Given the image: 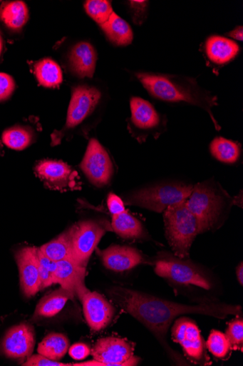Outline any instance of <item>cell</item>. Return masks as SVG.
Instances as JSON below:
<instances>
[{"mask_svg": "<svg viewBox=\"0 0 243 366\" xmlns=\"http://www.w3.org/2000/svg\"><path fill=\"white\" fill-rule=\"evenodd\" d=\"M112 228L123 239L140 238L144 234L141 222L132 216L128 211L113 215Z\"/></svg>", "mask_w": 243, "mask_h": 366, "instance_id": "25", "label": "cell"}, {"mask_svg": "<svg viewBox=\"0 0 243 366\" xmlns=\"http://www.w3.org/2000/svg\"><path fill=\"white\" fill-rule=\"evenodd\" d=\"M90 354V348L83 343L74 345L69 349V355L78 360L86 359Z\"/></svg>", "mask_w": 243, "mask_h": 366, "instance_id": "38", "label": "cell"}, {"mask_svg": "<svg viewBox=\"0 0 243 366\" xmlns=\"http://www.w3.org/2000/svg\"><path fill=\"white\" fill-rule=\"evenodd\" d=\"M69 347L68 339L61 334H51L38 346V353L51 360L58 361L66 354Z\"/></svg>", "mask_w": 243, "mask_h": 366, "instance_id": "27", "label": "cell"}, {"mask_svg": "<svg viewBox=\"0 0 243 366\" xmlns=\"http://www.w3.org/2000/svg\"><path fill=\"white\" fill-rule=\"evenodd\" d=\"M84 7L88 15L100 25L107 22L113 13L110 2L106 0H88Z\"/></svg>", "mask_w": 243, "mask_h": 366, "instance_id": "30", "label": "cell"}, {"mask_svg": "<svg viewBox=\"0 0 243 366\" xmlns=\"http://www.w3.org/2000/svg\"><path fill=\"white\" fill-rule=\"evenodd\" d=\"M229 194L219 185L211 181L193 186L186 204L197 219L200 232L212 229L219 221Z\"/></svg>", "mask_w": 243, "mask_h": 366, "instance_id": "4", "label": "cell"}, {"mask_svg": "<svg viewBox=\"0 0 243 366\" xmlns=\"http://www.w3.org/2000/svg\"><path fill=\"white\" fill-rule=\"evenodd\" d=\"M108 207L113 215L120 214L125 211L122 199L113 193H110L108 197Z\"/></svg>", "mask_w": 243, "mask_h": 366, "instance_id": "37", "label": "cell"}, {"mask_svg": "<svg viewBox=\"0 0 243 366\" xmlns=\"http://www.w3.org/2000/svg\"><path fill=\"white\" fill-rule=\"evenodd\" d=\"M38 257L41 282V290H44L54 284L56 262L51 261L46 257L40 248H38Z\"/></svg>", "mask_w": 243, "mask_h": 366, "instance_id": "32", "label": "cell"}, {"mask_svg": "<svg viewBox=\"0 0 243 366\" xmlns=\"http://www.w3.org/2000/svg\"><path fill=\"white\" fill-rule=\"evenodd\" d=\"M129 3L134 14L133 21L137 24H142L146 18L148 2L130 1Z\"/></svg>", "mask_w": 243, "mask_h": 366, "instance_id": "36", "label": "cell"}, {"mask_svg": "<svg viewBox=\"0 0 243 366\" xmlns=\"http://www.w3.org/2000/svg\"><path fill=\"white\" fill-rule=\"evenodd\" d=\"M97 61V54L93 46L87 42L76 45L69 54L73 72L80 78H92Z\"/></svg>", "mask_w": 243, "mask_h": 366, "instance_id": "18", "label": "cell"}, {"mask_svg": "<svg viewBox=\"0 0 243 366\" xmlns=\"http://www.w3.org/2000/svg\"><path fill=\"white\" fill-rule=\"evenodd\" d=\"M21 287L27 297L36 295L41 287L38 248L24 247L16 253Z\"/></svg>", "mask_w": 243, "mask_h": 366, "instance_id": "13", "label": "cell"}, {"mask_svg": "<svg viewBox=\"0 0 243 366\" xmlns=\"http://www.w3.org/2000/svg\"><path fill=\"white\" fill-rule=\"evenodd\" d=\"M131 123L135 130L142 132L140 137L145 134L146 139L151 131H155L161 123L160 117L153 106L140 97L130 99Z\"/></svg>", "mask_w": 243, "mask_h": 366, "instance_id": "17", "label": "cell"}, {"mask_svg": "<svg viewBox=\"0 0 243 366\" xmlns=\"http://www.w3.org/2000/svg\"><path fill=\"white\" fill-rule=\"evenodd\" d=\"M207 347L218 358H224L232 349L231 345L223 332L213 330L207 342Z\"/></svg>", "mask_w": 243, "mask_h": 366, "instance_id": "31", "label": "cell"}, {"mask_svg": "<svg viewBox=\"0 0 243 366\" xmlns=\"http://www.w3.org/2000/svg\"><path fill=\"white\" fill-rule=\"evenodd\" d=\"M40 249L46 257L53 262L73 259L72 229H69L54 240L44 244Z\"/></svg>", "mask_w": 243, "mask_h": 366, "instance_id": "24", "label": "cell"}, {"mask_svg": "<svg viewBox=\"0 0 243 366\" xmlns=\"http://www.w3.org/2000/svg\"><path fill=\"white\" fill-rule=\"evenodd\" d=\"M236 274H237V280H238L239 283L241 285H242V283H243V265H242V262H241L239 264V265H238Z\"/></svg>", "mask_w": 243, "mask_h": 366, "instance_id": "40", "label": "cell"}, {"mask_svg": "<svg viewBox=\"0 0 243 366\" xmlns=\"http://www.w3.org/2000/svg\"><path fill=\"white\" fill-rule=\"evenodd\" d=\"M76 294L80 298L85 317L93 330L100 331L110 325L115 315V309L106 298L88 290L84 280L78 283Z\"/></svg>", "mask_w": 243, "mask_h": 366, "instance_id": "9", "label": "cell"}, {"mask_svg": "<svg viewBox=\"0 0 243 366\" xmlns=\"http://www.w3.org/2000/svg\"><path fill=\"white\" fill-rule=\"evenodd\" d=\"M239 46L233 41L220 36H212L205 42V53L211 61L224 64L235 58Z\"/></svg>", "mask_w": 243, "mask_h": 366, "instance_id": "21", "label": "cell"}, {"mask_svg": "<svg viewBox=\"0 0 243 366\" xmlns=\"http://www.w3.org/2000/svg\"><path fill=\"white\" fill-rule=\"evenodd\" d=\"M15 88V81L11 76L0 73V102H4L10 98Z\"/></svg>", "mask_w": 243, "mask_h": 366, "instance_id": "34", "label": "cell"}, {"mask_svg": "<svg viewBox=\"0 0 243 366\" xmlns=\"http://www.w3.org/2000/svg\"><path fill=\"white\" fill-rule=\"evenodd\" d=\"M100 26L113 44L128 46L132 43L133 34L131 27L115 13L113 12L109 20Z\"/></svg>", "mask_w": 243, "mask_h": 366, "instance_id": "23", "label": "cell"}, {"mask_svg": "<svg viewBox=\"0 0 243 366\" xmlns=\"http://www.w3.org/2000/svg\"><path fill=\"white\" fill-rule=\"evenodd\" d=\"M86 268L81 267L73 259L56 262L54 284L76 294L78 283L84 280Z\"/></svg>", "mask_w": 243, "mask_h": 366, "instance_id": "20", "label": "cell"}, {"mask_svg": "<svg viewBox=\"0 0 243 366\" xmlns=\"http://www.w3.org/2000/svg\"><path fill=\"white\" fill-rule=\"evenodd\" d=\"M226 337L231 345V348L235 350H243V320L237 319L229 324L226 331Z\"/></svg>", "mask_w": 243, "mask_h": 366, "instance_id": "33", "label": "cell"}, {"mask_svg": "<svg viewBox=\"0 0 243 366\" xmlns=\"http://www.w3.org/2000/svg\"><path fill=\"white\" fill-rule=\"evenodd\" d=\"M172 338L183 348L187 357L198 362L203 360L205 347L200 330L190 318L178 319L172 327ZM205 359V358H204Z\"/></svg>", "mask_w": 243, "mask_h": 366, "instance_id": "14", "label": "cell"}, {"mask_svg": "<svg viewBox=\"0 0 243 366\" xmlns=\"http://www.w3.org/2000/svg\"><path fill=\"white\" fill-rule=\"evenodd\" d=\"M193 185L173 182L156 184L136 190L125 199V204L144 208L157 213L187 201Z\"/></svg>", "mask_w": 243, "mask_h": 366, "instance_id": "5", "label": "cell"}, {"mask_svg": "<svg viewBox=\"0 0 243 366\" xmlns=\"http://www.w3.org/2000/svg\"><path fill=\"white\" fill-rule=\"evenodd\" d=\"M36 173L45 186L52 190H74L80 184L78 173L61 161L43 160L36 165Z\"/></svg>", "mask_w": 243, "mask_h": 366, "instance_id": "11", "label": "cell"}, {"mask_svg": "<svg viewBox=\"0 0 243 366\" xmlns=\"http://www.w3.org/2000/svg\"><path fill=\"white\" fill-rule=\"evenodd\" d=\"M81 169L89 182L97 187L108 185L114 173L113 164L109 154L93 139L89 142Z\"/></svg>", "mask_w": 243, "mask_h": 366, "instance_id": "8", "label": "cell"}, {"mask_svg": "<svg viewBox=\"0 0 243 366\" xmlns=\"http://www.w3.org/2000/svg\"><path fill=\"white\" fill-rule=\"evenodd\" d=\"M33 71L40 84L45 87H56L63 81L60 66L53 59H44L39 61L34 64Z\"/></svg>", "mask_w": 243, "mask_h": 366, "instance_id": "26", "label": "cell"}, {"mask_svg": "<svg viewBox=\"0 0 243 366\" xmlns=\"http://www.w3.org/2000/svg\"><path fill=\"white\" fill-rule=\"evenodd\" d=\"M155 272L159 277L170 282L185 285H195L211 290L212 282L197 264L186 258L163 253L155 263Z\"/></svg>", "mask_w": 243, "mask_h": 366, "instance_id": "6", "label": "cell"}, {"mask_svg": "<svg viewBox=\"0 0 243 366\" xmlns=\"http://www.w3.org/2000/svg\"><path fill=\"white\" fill-rule=\"evenodd\" d=\"M212 154L219 161L227 163H235L240 156L239 145L222 137L216 138L210 145Z\"/></svg>", "mask_w": 243, "mask_h": 366, "instance_id": "28", "label": "cell"}, {"mask_svg": "<svg viewBox=\"0 0 243 366\" xmlns=\"http://www.w3.org/2000/svg\"><path fill=\"white\" fill-rule=\"evenodd\" d=\"M2 139L9 148L21 151L30 146L33 134L29 128L15 126L4 131Z\"/></svg>", "mask_w": 243, "mask_h": 366, "instance_id": "29", "label": "cell"}, {"mask_svg": "<svg viewBox=\"0 0 243 366\" xmlns=\"http://www.w3.org/2000/svg\"><path fill=\"white\" fill-rule=\"evenodd\" d=\"M92 355L94 360L74 365L131 366L136 365L140 361V358L133 355V348L129 343L115 337L99 340L92 350Z\"/></svg>", "mask_w": 243, "mask_h": 366, "instance_id": "7", "label": "cell"}, {"mask_svg": "<svg viewBox=\"0 0 243 366\" xmlns=\"http://www.w3.org/2000/svg\"><path fill=\"white\" fill-rule=\"evenodd\" d=\"M100 97V91L95 87L80 85L73 88L64 129H73L83 123L94 112Z\"/></svg>", "mask_w": 243, "mask_h": 366, "instance_id": "12", "label": "cell"}, {"mask_svg": "<svg viewBox=\"0 0 243 366\" xmlns=\"http://www.w3.org/2000/svg\"><path fill=\"white\" fill-rule=\"evenodd\" d=\"M0 149H1V146H0Z\"/></svg>", "mask_w": 243, "mask_h": 366, "instance_id": "42", "label": "cell"}, {"mask_svg": "<svg viewBox=\"0 0 243 366\" xmlns=\"http://www.w3.org/2000/svg\"><path fill=\"white\" fill-rule=\"evenodd\" d=\"M34 344L36 336L33 327L27 324H21L7 332L2 343V350L8 357L21 359L31 355Z\"/></svg>", "mask_w": 243, "mask_h": 366, "instance_id": "15", "label": "cell"}, {"mask_svg": "<svg viewBox=\"0 0 243 366\" xmlns=\"http://www.w3.org/2000/svg\"><path fill=\"white\" fill-rule=\"evenodd\" d=\"M153 97L167 102H185L198 107L210 114L217 129H220L212 108L217 106V97L202 89L196 80L184 76L138 73L136 74Z\"/></svg>", "mask_w": 243, "mask_h": 366, "instance_id": "2", "label": "cell"}, {"mask_svg": "<svg viewBox=\"0 0 243 366\" xmlns=\"http://www.w3.org/2000/svg\"><path fill=\"white\" fill-rule=\"evenodd\" d=\"M242 26H238L233 31L229 33L228 36L234 39H236L237 41H242Z\"/></svg>", "mask_w": 243, "mask_h": 366, "instance_id": "39", "label": "cell"}, {"mask_svg": "<svg viewBox=\"0 0 243 366\" xmlns=\"http://www.w3.org/2000/svg\"><path fill=\"white\" fill-rule=\"evenodd\" d=\"M71 229L73 259L81 267L86 268L107 229L102 223L93 220L81 222Z\"/></svg>", "mask_w": 243, "mask_h": 366, "instance_id": "10", "label": "cell"}, {"mask_svg": "<svg viewBox=\"0 0 243 366\" xmlns=\"http://www.w3.org/2000/svg\"><path fill=\"white\" fill-rule=\"evenodd\" d=\"M75 294L61 287L43 297L38 304L34 317L50 318L58 314L66 305L68 299H73Z\"/></svg>", "mask_w": 243, "mask_h": 366, "instance_id": "22", "label": "cell"}, {"mask_svg": "<svg viewBox=\"0 0 243 366\" xmlns=\"http://www.w3.org/2000/svg\"><path fill=\"white\" fill-rule=\"evenodd\" d=\"M26 366H67L69 364L51 360L43 355H36L28 358L27 361L24 363Z\"/></svg>", "mask_w": 243, "mask_h": 366, "instance_id": "35", "label": "cell"}, {"mask_svg": "<svg viewBox=\"0 0 243 366\" xmlns=\"http://www.w3.org/2000/svg\"><path fill=\"white\" fill-rule=\"evenodd\" d=\"M3 47H4L3 39H2L1 36H0V56H1Z\"/></svg>", "mask_w": 243, "mask_h": 366, "instance_id": "41", "label": "cell"}, {"mask_svg": "<svg viewBox=\"0 0 243 366\" xmlns=\"http://www.w3.org/2000/svg\"><path fill=\"white\" fill-rule=\"evenodd\" d=\"M163 213L165 236L172 250L179 257H188L193 242L201 234L197 219L186 201L168 207Z\"/></svg>", "mask_w": 243, "mask_h": 366, "instance_id": "3", "label": "cell"}, {"mask_svg": "<svg viewBox=\"0 0 243 366\" xmlns=\"http://www.w3.org/2000/svg\"><path fill=\"white\" fill-rule=\"evenodd\" d=\"M29 10L24 2H5L0 6V24L11 32H19L29 20Z\"/></svg>", "mask_w": 243, "mask_h": 366, "instance_id": "19", "label": "cell"}, {"mask_svg": "<svg viewBox=\"0 0 243 366\" xmlns=\"http://www.w3.org/2000/svg\"><path fill=\"white\" fill-rule=\"evenodd\" d=\"M105 267L115 272H123L136 267L144 261L141 252L127 246L115 245L100 252Z\"/></svg>", "mask_w": 243, "mask_h": 366, "instance_id": "16", "label": "cell"}, {"mask_svg": "<svg viewBox=\"0 0 243 366\" xmlns=\"http://www.w3.org/2000/svg\"><path fill=\"white\" fill-rule=\"evenodd\" d=\"M114 301L126 312L144 324L159 339H164L172 322L183 315L195 314L224 319L241 312L239 306L224 305H184L129 289L111 290Z\"/></svg>", "mask_w": 243, "mask_h": 366, "instance_id": "1", "label": "cell"}]
</instances>
